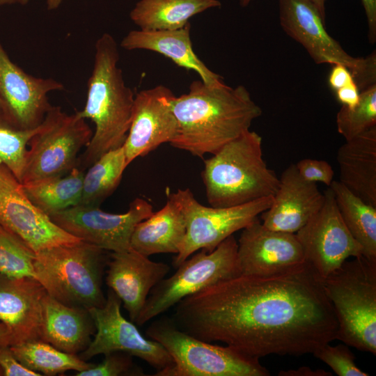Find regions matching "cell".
Masks as SVG:
<instances>
[{"instance_id":"obj_1","label":"cell","mask_w":376,"mask_h":376,"mask_svg":"<svg viewBox=\"0 0 376 376\" xmlns=\"http://www.w3.org/2000/svg\"><path fill=\"white\" fill-rule=\"evenodd\" d=\"M175 306L172 319L182 331L256 359L312 354L336 340L323 279L306 261L269 275L241 274Z\"/></svg>"},{"instance_id":"obj_2","label":"cell","mask_w":376,"mask_h":376,"mask_svg":"<svg viewBox=\"0 0 376 376\" xmlns=\"http://www.w3.org/2000/svg\"><path fill=\"white\" fill-rule=\"evenodd\" d=\"M171 107L177 132L170 145L200 157L249 130L263 112L244 86H209L201 80L193 81L187 93L174 96Z\"/></svg>"},{"instance_id":"obj_3","label":"cell","mask_w":376,"mask_h":376,"mask_svg":"<svg viewBox=\"0 0 376 376\" xmlns=\"http://www.w3.org/2000/svg\"><path fill=\"white\" fill-rule=\"evenodd\" d=\"M93 68L87 83L84 108L77 111L95 124V132L81 157L89 167L109 150L123 146L131 123L135 95L118 66L119 52L114 38L103 33L95 45Z\"/></svg>"},{"instance_id":"obj_4","label":"cell","mask_w":376,"mask_h":376,"mask_svg":"<svg viewBox=\"0 0 376 376\" xmlns=\"http://www.w3.org/2000/svg\"><path fill=\"white\" fill-rule=\"evenodd\" d=\"M202 179L208 203L224 207L273 196L279 178L263 154V139L250 130L204 160Z\"/></svg>"},{"instance_id":"obj_5","label":"cell","mask_w":376,"mask_h":376,"mask_svg":"<svg viewBox=\"0 0 376 376\" xmlns=\"http://www.w3.org/2000/svg\"><path fill=\"white\" fill-rule=\"evenodd\" d=\"M103 249L82 240L35 253V279L64 304L86 309L106 302L102 290Z\"/></svg>"},{"instance_id":"obj_6","label":"cell","mask_w":376,"mask_h":376,"mask_svg":"<svg viewBox=\"0 0 376 376\" xmlns=\"http://www.w3.org/2000/svg\"><path fill=\"white\" fill-rule=\"evenodd\" d=\"M338 322L336 340L376 354V261L345 260L323 279Z\"/></svg>"},{"instance_id":"obj_7","label":"cell","mask_w":376,"mask_h":376,"mask_svg":"<svg viewBox=\"0 0 376 376\" xmlns=\"http://www.w3.org/2000/svg\"><path fill=\"white\" fill-rule=\"evenodd\" d=\"M150 338L159 343L174 364L157 371L155 376H269L259 359L235 348L219 346L197 338L177 327L171 318L152 322L146 330Z\"/></svg>"},{"instance_id":"obj_8","label":"cell","mask_w":376,"mask_h":376,"mask_svg":"<svg viewBox=\"0 0 376 376\" xmlns=\"http://www.w3.org/2000/svg\"><path fill=\"white\" fill-rule=\"evenodd\" d=\"M170 277L150 291L135 322L142 325L184 298L219 281L240 275L237 241L229 236L211 252L200 250L184 260Z\"/></svg>"},{"instance_id":"obj_9","label":"cell","mask_w":376,"mask_h":376,"mask_svg":"<svg viewBox=\"0 0 376 376\" xmlns=\"http://www.w3.org/2000/svg\"><path fill=\"white\" fill-rule=\"evenodd\" d=\"M85 120L52 106L29 141L21 183L63 175L75 167L93 136Z\"/></svg>"},{"instance_id":"obj_10","label":"cell","mask_w":376,"mask_h":376,"mask_svg":"<svg viewBox=\"0 0 376 376\" xmlns=\"http://www.w3.org/2000/svg\"><path fill=\"white\" fill-rule=\"evenodd\" d=\"M180 207L186 223V233L173 258L177 268L199 250L211 252L229 236L258 219L272 205L273 196L242 205L215 207L200 203L189 189H178L169 195Z\"/></svg>"},{"instance_id":"obj_11","label":"cell","mask_w":376,"mask_h":376,"mask_svg":"<svg viewBox=\"0 0 376 376\" xmlns=\"http://www.w3.org/2000/svg\"><path fill=\"white\" fill-rule=\"evenodd\" d=\"M283 30L301 44L317 64H341L350 71L359 91L376 84V54L354 57L325 29V19L311 0H279Z\"/></svg>"},{"instance_id":"obj_12","label":"cell","mask_w":376,"mask_h":376,"mask_svg":"<svg viewBox=\"0 0 376 376\" xmlns=\"http://www.w3.org/2000/svg\"><path fill=\"white\" fill-rule=\"evenodd\" d=\"M122 301L111 289L102 307L88 308L95 326V334L79 356L86 361L97 354L123 352L140 358L157 371L172 367L173 360L158 342L146 338L136 326L121 314Z\"/></svg>"},{"instance_id":"obj_13","label":"cell","mask_w":376,"mask_h":376,"mask_svg":"<svg viewBox=\"0 0 376 376\" xmlns=\"http://www.w3.org/2000/svg\"><path fill=\"white\" fill-rule=\"evenodd\" d=\"M152 213L149 202L136 198L123 214L106 212L100 206L77 205L49 217L61 228L84 242L104 251L121 252L132 249L134 227Z\"/></svg>"},{"instance_id":"obj_14","label":"cell","mask_w":376,"mask_h":376,"mask_svg":"<svg viewBox=\"0 0 376 376\" xmlns=\"http://www.w3.org/2000/svg\"><path fill=\"white\" fill-rule=\"evenodd\" d=\"M324 201L311 219L295 234L302 246L305 261L325 279L350 257L363 255L362 246L343 222L334 194L329 187Z\"/></svg>"},{"instance_id":"obj_15","label":"cell","mask_w":376,"mask_h":376,"mask_svg":"<svg viewBox=\"0 0 376 376\" xmlns=\"http://www.w3.org/2000/svg\"><path fill=\"white\" fill-rule=\"evenodd\" d=\"M0 226L18 237L35 253L81 240L61 228L35 206L22 183L1 163Z\"/></svg>"},{"instance_id":"obj_16","label":"cell","mask_w":376,"mask_h":376,"mask_svg":"<svg viewBox=\"0 0 376 376\" xmlns=\"http://www.w3.org/2000/svg\"><path fill=\"white\" fill-rule=\"evenodd\" d=\"M63 88L61 82L52 78L27 74L11 61L0 42L1 109L16 127L22 130L38 127L52 106L48 94Z\"/></svg>"},{"instance_id":"obj_17","label":"cell","mask_w":376,"mask_h":376,"mask_svg":"<svg viewBox=\"0 0 376 376\" xmlns=\"http://www.w3.org/2000/svg\"><path fill=\"white\" fill-rule=\"evenodd\" d=\"M175 95L166 86L159 85L135 95L131 123L123 144L127 165L164 143H170L177 132L172 111Z\"/></svg>"},{"instance_id":"obj_18","label":"cell","mask_w":376,"mask_h":376,"mask_svg":"<svg viewBox=\"0 0 376 376\" xmlns=\"http://www.w3.org/2000/svg\"><path fill=\"white\" fill-rule=\"evenodd\" d=\"M237 256L241 273L246 275L272 274L305 262L295 233L269 229L258 219L242 229Z\"/></svg>"},{"instance_id":"obj_19","label":"cell","mask_w":376,"mask_h":376,"mask_svg":"<svg viewBox=\"0 0 376 376\" xmlns=\"http://www.w3.org/2000/svg\"><path fill=\"white\" fill-rule=\"evenodd\" d=\"M279 180L272 205L260 214L261 223L272 230L296 233L321 208L324 194L315 182L304 179L295 164L289 165Z\"/></svg>"},{"instance_id":"obj_20","label":"cell","mask_w":376,"mask_h":376,"mask_svg":"<svg viewBox=\"0 0 376 376\" xmlns=\"http://www.w3.org/2000/svg\"><path fill=\"white\" fill-rule=\"evenodd\" d=\"M107 265V285L123 302L135 322L151 290L164 279L170 266L154 262L132 249L112 252Z\"/></svg>"},{"instance_id":"obj_21","label":"cell","mask_w":376,"mask_h":376,"mask_svg":"<svg viewBox=\"0 0 376 376\" xmlns=\"http://www.w3.org/2000/svg\"><path fill=\"white\" fill-rule=\"evenodd\" d=\"M47 294L35 279L0 274V322L10 332V345L40 340L42 300Z\"/></svg>"},{"instance_id":"obj_22","label":"cell","mask_w":376,"mask_h":376,"mask_svg":"<svg viewBox=\"0 0 376 376\" xmlns=\"http://www.w3.org/2000/svg\"><path fill=\"white\" fill-rule=\"evenodd\" d=\"M190 31V23L173 30H133L123 38L120 47L126 50L145 49L160 54L178 66L195 71L207 85L224 84L222 77L208 68L195 54Z\"/></svg>"},{"instance_id":"obj_23","label":"cell","mask_w":376,"mask_h":376,"mask_svg":"<svg viewBox=\"0 0 376 376\" xmlns=\"http://www.w3.org/2000/svg\"><path fill=\"white\" fill-rule=\"evenodd\" d=\"M95 331L94 322L86 308L64 304L47 293L45 295L40 340L76 354L87 348Z\"/></svg>"},{"instance_id":"obj_24","label":"cell","mask_w":376,"mask_h":376,"mask_svg":"<svg viewBox=\"0 0 376 376\" xmlns=\"http://www.w3.org/2000/svg\"><path fill=\"white\" fill-rule=\"evenodd\" d=\"M339 182L376 207V126L346 141L338 149Z\"/></svg>"},{"instance_id":"obj_25","label":"cell","mask_w":376,"mask_h":376,"mask_svg":"<svg viewBox=\"0 0 376 376\" xmlns=\"http://www.w3.org/2000/svg\"><path fill=\"white\" fill-rule=\"evenodd\" d=\"M186 233L184 215L169 196L164 207L134 228L131 248L149 257L157 253H175L180 250Z\"/></svg>"},{"instance_id":"obj_26","label":"cell","mask_w":376,"mask_h":376,"mask_svg":"<svg viewBox=\"0 0 376 376\" xmlns=\"http://www.w3.org/2000/svg\"><path fill=\"white\" fill-rule=\"evenodd\" d=\"M221 6L219 0H140L130 17L141 30H173L184 27L193 16Z\"/></svg>"},{"instance_id":"obj_27","label":"cell","mask_w":376,"mask_h":376,"mask_svg":"<svg viewBox=\"0 0 376 376\" xmlns=\"http://www.w3.org/2000/svg\"><path fill=\"white\" fill-rule=\"evenodd\" d=\"M84 173L75 166L57 175L22 183L27 197L47 216L80 204Z\"/></svg>"},{"instance_id":"obj_28","label":"cell","mask_w":376,"mask_h":376,"mask_svg":"<svg viewBox=\"0 0 376 376\" xmlns=\"http://www.w3.org/2000/svg\"><path fill=\"white\" fill-rule=\"evenodd\" d=\"M329 187L343 222L362 246L363 256L376 261V207L353 194L339 181L333 180Z\"/></svg>"},{"instance_id":"obj_29","label":"cell","mask_w":376,"mask_h":376,"mask_svg":"<svg viewBox=\"0 0 376 376\" xmlns=\"http://www.w3.org/2000/svg\"><path fill=\"white\" fill-rule=\"evenodd\" d=\"M127 166L123 146L102 155L84 175L79 205L100 206L116 190Z\"/></svg>"},{"instance_id":"obj_30","label":"cell","mask_w":376,"mask_h":376,"mask_svg":"<svg viewBox=\"0 0 376 376\" xmlns=\"http://www.w3.org/2000/svg\"><path fill=\"white\" fill-rule=\"evenodd\" d=\"M10 347L24 366L45 375H56L68 370L81 372L93 365L42 340H29Z\"/></svg>"},{"instance_id":"obj_31","label":"cell","mask_w":376,"mask_h":376,"mask_svg":"<svg viewBox=\"0 0 376 376\" xmlns=\"http://www.w3.org/2000/svg\"><path fill=\"white\" fill-rule=\"evenodd\" d=\"M16 127L0 109V163L5 165L21 182L27 146L37 132Z\"/></svg>"},{"instance_id":"obj_32","label":"cell","mask_w":376,"mask_h":376,"mask_svg":"<svg viewBox=\"0 0 376 376\" xmlns=\"http://www.w3.org/2000/svg\"><path fill=\"white\" fill-rule=\"evenodd\" d=\"M336 125L345 141L376 126V84L360 91L356 106L342 105L336 115Z\"/></svg>"},{"instance_id":"obj_33","label":"cell","mask_w":376,"mask_h":376,"mask_svg":"<svg viewBox=\"0 0 376 376\" xmlns=\"http://www.w3.org/2000/svg\"><path fill=\"white\" fill-rule=\"evenodd\" d=\"M34 257L35 252L22 240L0 226V274L35 279Z\"/></svg>"},{"instance_id":"obj_34","label":"cell","mask_w":376,"mask_h":376,"mask_svg":"<svg viewBox=\"0 0 376 376\" xmlns=\"http://www.w3.org/2000/svg\"><path fill=\"white\" fill-rule=\"evenodd\" d=\"M346 344L321 346L312 354L327 364L338 376H368L355 363V357Z\"/></svg>"},{"instance_id":"obj_35","label":"cell","mask_w":376,"mask_h":376,"mask_svg":"<svg viewBox=\"0 0 376 376\" xmlns=\"http://www.w3.org/2000/svg\"><path fill=\"white\" fill-rule=\"evenodd\" d=\"M104 360L99 364L77 372V376H120L145 375L143 370L135 366L132 356L123 352H113L104 355Z\"/></svg>"},{"instance_id":"obj_36","label":"cell","mask_w":376,"mask_h":376,"mask_svg":"<svg viewBox=\"0 0 376 376\" xmlns=\"http://www.w3.org/2000/svg\"><path fill=\"white\" fill-rule=\"evenodd\" d=\"M295 166L299 174L308 181L320 182L329 187L334 180V171L324 160L306 158L299 160Z\"/></svg>"},{"instance_id":"obj_37","label":"cell","mask_w":376,"mask_h":376,"mask_svg":"<svg viewBox=\"0 0 376 376\" xmlns=\"http://www.w3.org/2000/svg\"><path fill=\"white\" fill-rule=\"evenodd\" d=\"M0 368L4 376H40L21 363L9 345H0Z\"/></svg>"},{"instance_id":"obj_38","label":"cell","mask_w":376,"mask_h":376,"mask_svg":"<svg viewBox=\"0 0 376 376\" xmlns=\"http://www.w3.org/2000/svg\"><path fill=\"white\" fill-rule=\"evenodd\" d=\"M354 81L353 77L347 67L341 64H335L329 77V84L334 91Z\"/></svg>"},{"instance_id":"obj_39","label":"cell","mask_w":376,"mask_h":376,"mask_svg":"<svg viewBox=\"0 0 376 376\" xmlns=\"http://www.w3.org/2000/svg\"><path fill=\"white\" fill-rule=\"evenodd\" d=\"M338 100L342 104L348 107L356 106L360 97V91L356 84L355 81L336 91Z\"/></svg>"},{"instance_id":"obj_40","label":"cell","mask_w":376,"mask_h":376,"mask_svg":"<svg viewBox=\"0 0 376 376\" xmlns=\"http://www.w3.org/2000/svg\"><path fill=\"white\" fill-rule=\"evenodd\" d=\"M365 10L368 24L369 42L376 41V0H361Z\"/></svg>"},{"instance_id":"obj_41","label":"cell","mask_w":376,"mask_h":376,"mask_svg":"<svg viewBox=\"0 0 376 376\" xmlns=\"http://www.w3.org/2000/svg\"><path fill=\"white\" fill-rule=\"evenodd\" d=\"M279 376H331L330 372L322 369L313 370L309 367H300L296 370L291 369L281 370L278 373Z\"/></svg>"},{"instance_id":"obj_42","label":"cell","mask_w":376,"mask_h":376,"mask_svg":"<svg viewBox=\"0 0 376 376\" xmlns=\"http://www.w3.org/2000/svg\"><path fill=\"white\" fill-rule=\"evenodd\" d=\"M28 1L29 0H0V6L15 3L25 5ZM61 1L62 0H47V8L49 10L56 9L60 6Z\"/></svg>"},{"instance_id":"obj_43","label":"cell","mask_w":376,"mask_h":376,"mask_svg":"<svg viewBox=\"0 0 376 376\" xmlns=\"http://www.w3.org/2000/svg\"><path fill=\"white\" fill-rule=\"evenodd\" d=\"M10 332L8 327L0 322V345H10Z\"/></svg>"},{"instance_id":"obj_44","label":"cell","mask_w":376,"mask_h":376,"mask_svg":"<svg viewBox=\"0 0 376 376\" xmlns=\"http://www.w3.org/2000/svg\"><path fill=\"white\" fill-rule=\"evenodd\" d=\"M318 8L323 19H325V3L327 0H311Z\"/></svg>"},{"instance_id":"obj_45","label":"cell","mask_w":376,"mask_h":376,"mask_svg":"<svg viewBox=\"0 0 376 376\" xmlns=\"http://www.w3.org/2000/svg\"><path fill=\"white\" fill-rule=\"evenodd\" d=\"M251 1L252 0H239V3L241 6L246 7L250 3Z\"/></svg>"},{"instance_id":"obj_46","label":"cell","mask_w":376,"mask_h":376,"mask_svg":"<svg viewBox=\"0 0 376 376\" xmlns=\"http://www.w3.org/2000/svg\"><path fill=\"white\" fill-rule=\"evenodd\" d=\"M0 375H3L2 370L1 369V368H0Z\"/></svg>"},{"instance_id":"obj_47","label":"cell","mask_w":376,"mask_h":376,"mask_svg":"<svg viewBox=\"0 0 376 376\" xmlns=\"http://www.w3.org/2000/svg\"><path fill=\"white\" fill-rule=\"evenodd\" d=\"M0 109H1V101H0Z\"/></svg>"}]
</instances>
